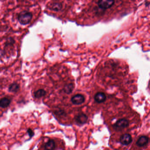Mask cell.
I'll list each match as a JSON object with an SVG mask.
<instances>
[{"label":"cell","instance_id":"cell-1","mask_svg":"<svg viewBox=\"0 0 150 150\" xmlns=\"http://www.w3.org/2000/svg\"><path fill=\"white\" fill-rule=\"evenodd\" d=\"M32 18V14L28 11H23L18 15V21L21 24L25 25L31 22Z\"/></svg>","mask_w":150,"mask_h":150},{"label":"cell","instance_id":"cell-2","mask_svg":"<svg viewBox=\"0 0 150 150\" xmlns=\"http://www.w3.org/2000/svg\"><path fill=\"white\" fill-rule=\"evenodd\" d=\"M129 125V122L127 119H120L116 122L114 125V127L115 129L118 130H122L127 127Z\"/></svg>","mask_w":150,"mask_h":150},{"label":"cell","instance_id":"cell-3","mask_svg":"<svg viewBox=\"0 0 150 150\" xmlns=\"http://www.w3.org/2000/svg\"><path fill=\"white\" fill-rule=\"evenodd\" d=\"M115 0H99L98 5L103 9L110 8L114 4Z\"/></svg>","mask_w":150,"mask_h":150},{"label":"cell","instance_id":"cell-4","mask_svg":"<svg viewBox=\"0 0 150 150\" xmlns=\"http://www.w3.org/2000/svg\"><path fill=\"white\" fill-rule=\"evenodd\" d=\"M85 97L82 94H75L71 98V101L74 105H81L85 101Z\"/></svg>","mask_w":150,"mask_h":150},{"label":"cell","instance_id":"cell-5","mask_svg":"<svg viewBox=\"0 0 150 150\" xmlns=\"http://www.w3.org/2000/svg\"><path fill=\"white\" fill-rule=\"evenodd\" d=\"M75 120L77 123L81 125L85 124L88 120V116L84 113L78 114L75 117Z\"/></svg>","mask_w":150,"mask_h":150},{"label":"cell","instance_id":"cell-6","mask_svg":"<svg viewBox=\"0 0 150 150\" xmlns=\"http://www.w3.org/2000/svg\"><path fill=\"white\" fill-rule=\"evenodd\" d=\"M120 141L122 145H129L132 142V137L129 134H125L122 136Z\"/></svg>","mask_w":150,"mask_h":150},{"label":"cell","instance_id":"cell-7","mask_svg":"<svg viewBox=\"0 0 150 150\" xmlns=\"http://www.w3.org/2000/svg\"><path fill=\"white\" fill-rule=\"evenodd\" d=\"M107 99L105 93L103 92H98L94 96V100L98 103H102L105 102Z\"/></svg>","mask_w":150,"mask_h":150},{"label":"cell","instance_id":"cell-8","mask_svg":"<svg viewBox=\"0 0 150 150\" xmlns=\"http://www.w3.org/2000/svg\"><path fill=\"white\" fill-rule=\"evenodd\" d=\"M149 138L148 137L142 136L138 139L136 144L137 146L140 147H142L147 145L149 143Z\"/></svg>","mask_w":150,"mask_h":150},{"label":"cell","instance_id":"cell-9","mask_svg":"<svg viewBox=\"0 0 150 150\" xmlns=\"http://www.w3.org/2000/svg\"><path fill=\"white\" fill-rule=\"evenodd\" d=\"M75 84L73 83L67 84L63 87V91L66 94H70L73 92V90L75 88Z\"/></svg>","mask_w":150,"mask_h":150},{"label":"cell","instance_id":"cell-10","mask_svg":"<svg viewBox=\"0 0 150 150\" xmlns=\"http://www.w3.org/2000/svg\"><path fill=\"white\" fill-rule=\"evenodd\" d=\"M55 148V142L53 140H48L44 146L45 150H54Z\"/></svg>","mask_w":150,"mask_h":150},{"label":"cell","instance_id":"cell-11","mask_svg":"<svg viewBox=\"0 0 150 150\" xmlns=\"http://www.w3.org/2000/svg\"><path fill=\"white\" fill-rule=\"evenodd\" d=\"M11 100L8 98H4L0 100V107L2 108H6L9 106L10 104Z\"/></svg>","mask_w":150,"mask_h":150},{"label":"cell","instance_id":"cell-12","mask_svg":"<svg viewBox=\"0 0 150 150\" xmlns=\"http://www.w3.org/2000/svg\"><path fill=\"white\" fill-rule=\"evenodd\" d=\"M19 89V86L16 83L11 84L9 88V90L10 92L16 93L18 91Z\"/></svg>","mask_w":150,"mask_h":150},{"label":"cell","instance_id":"cell-13","mask_svg":"<svg viewBox=\"0 0 150 150\" xmlns=\"http://www.w3.org/2000/svg\"><path fill=\"white\" fill-rule=\"evenodd\" d=\"M46 92L43 89H39L34 93V97L37 98H40L45 95Z\"/></svg>","mask_w":150,"mask_h":150},{"label":"cell","instance_id":"cell-14","mask_svg":"<svg viewBox=\"0 0 150 150\" xmlns=\"http://www.w3.org/2000/svg\"><path fill=\"white\" fill-rule=\"evenodd\" d=\"M62 8V5L60 3H54L52 5L51 8L55 11H58L60 10Z\"/></svg>","mask_w":150,"mask_h":150},{"label":"cell","instance_id":"cell-15","mask_svg":"<svg viewBox=\"0 0 150 150\" xmlns=\"http://www.w3.org/2000/svg\"><path fill=\"white\" fill-rule=\"evenodd\" d=\"M55 113L58 116H63L65 115V113L63 110H58L55 112Z\"/></svg>","mask_w":150,"mask_h":150},{"label":"cell","instance_id":"cell-16","mask_svg":"<svg viewBox=\"0 0 150 150\" xmlns=\"http://www.w3.org/2000/svg\"><path fill=\"white\" fill-rule=\"evenodd\" d=\"M27 133H28V135L30 137H33L34 135V133L32 129L31 128H29L27 129Z\"/></svg>","mask_w":150,"mask_h":150}]
</instances>
